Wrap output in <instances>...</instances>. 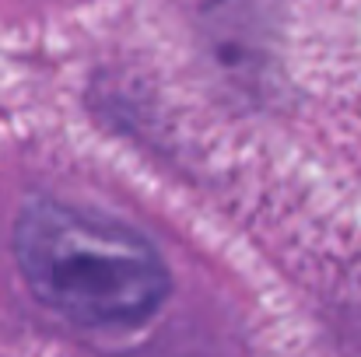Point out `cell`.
I'll list each match as a JSON object with an SVG mask.
<instances>
[{"mask_svg":"<svg viewBox=\"0 0 361 357\" xmlns=\"http://www.w3.org/2000/svg\"><path fill=\"white\" fill-rule=\"evenodd\" d=\"M28 291L81 330H137L169 294L154 245L116 218L60 200H32L14 225Z\"/></svg>","mask_w":361,"mask_h":357,"instance_id":"obj_1","label":"cell"}]
</instances>
